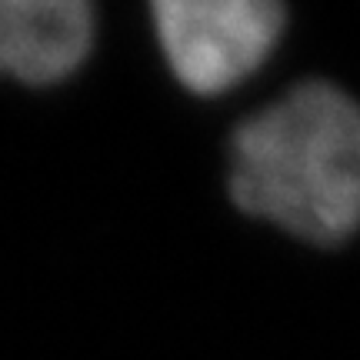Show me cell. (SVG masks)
Listing matches in <instances>:
<instances>
[{
	"mask_svg": "<svg viewBox=\"0 0 360 360\" xmlns=\"http://www.w3.org/2000/svg\"><path fill=\"white\" fill-rule=\"evenodd\" d=\"M227 193L247 217L314 247L360 233V101L304 80L240 120L227 143Z\"/></svg>",
	"mask_w": 360,
	"mask_h": 360,
	"instance_id": "1",
	"label": "cell"
},
{
	"mask_svg": "<svg viewBox=\"0 0 360 360\" xmlns=\"http://www.w3.org/2000/svg\"><path fill=\"white\" fill-rule=\"evenodd\" d=\"M94 37L87 0H0V77L57 84L80 70Z\"/></svg>",
	"mask_w": 360,
	"mask_h": 360,
	"instance_id": "3",
	"label": "cell"
},
{
	"mask_svg": "<svg viewBox=\"0 0 360 360\" xmlns=\"http://www.w3.org/2000/svg\"><path fill=\"white\" fill-rule=\"evenodd\" d=\"M150 20L174 80L197 97H217L270 60L287 30V7L277 0H154Z\"/></svg>",
	"mask_w": 360,
	"mask_h": 360,
	"instance_id": "2",
	"label": "cell"
}]
</instances>
